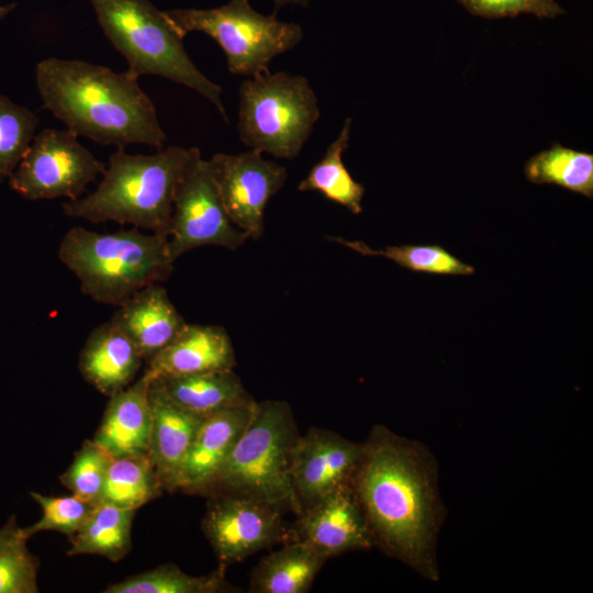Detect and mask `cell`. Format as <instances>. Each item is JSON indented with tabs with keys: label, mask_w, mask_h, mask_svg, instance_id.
Instances as JSON below:
<instances>
[{
	"label": "cell",
	"mask_w": 593,
	"mask_h": 593,
	"mask_svg": "<svg viewBox=\"0 0 593 593\" xmlns=\"http://www.w3.org/2000/svg\"><path fill=\"white\" fill-rule=\"evenodd\" d=\"M528 181L555 184L593 198V155L555 144L530 157L524 167Z\"/></svg>",
	"instance_id": "25"
},
{
	"label": "cell",
	"mask_w": 593,
	"mask_h": 593,
	"mask_svg": "<svg viewBox=\"0 0 593 593\" xmlns=\"http://www.w3.org/2000/svg\"><path fill=\"white\" fill-rule=\"evenodd\" d=\"M209 163L230 220L249 238H259L267 204L283 187L287 169L255 149L217 153Z\"/></svg>",
	"instance_id": "11"
},
{
	"label": "cell",
	"mask_w": 593,
	"mask_h": 593,
	"mask_svg": "<svg viewBox=\"0 0 593 593\" xmlns=\"http://www.w3.org/2000/svg\"><path fill=\"white\" fill-rule=\"evenodd\" d=\"M299 436L288 403L256 402L247 426L209 488L255 497L300 515L303 507L290 474Z\"/></svg>",
	"instance_id": "6"
},
{
	"label": "cell",
	"mask_w": 593,
	"mask_h": 593,
	"mask_svg": "<svg viewBox=\"0 0 593 593\" xmlns=\"http://www.w3.org/2000/svg\"><path fill=\"white\" fill-rule=\"evenodd\" d=\"M299 516L298 540L306 542L327 559L374 546L350 482L307 506Z\"/></svg>",
	"instance_id": "14"
},
{
	"label": "cell",
	"mask_w": 593,
	"mask_h": 593,
	"mask_svg": "<svg viewBox=\"0 0 593 593\" xmlns=\"http://www.w3.org/2000/svg\"><path fill=\"white\" fill-rule=\"evenodd\" d=\"M110 320L130 337L147 362L187 324L160 283L134 293Z\"/></svg>",
	"instance_id": "19"
},
{
	"label": "cell",
	"mask_w": 593,
	"mask_h": 593,
	"mask_svg": "<svg viewBox=\"0 0 593 593\" xmlns=\"http://www.w3.org/2000/svg\"><path fill=\"white\" fill-rule=\"evenodd\" d=\"M275 8L279 9L284 4L293 3L301 7H307L309 0H273Z\"/></svg>",
	"instance_id": "34"
},
{
	"label": "cell",
	"mask_w": 593,
	"mask_h": 593,
	"mask_svg": "<svg viewBox=\"0 0 593 593\" xmlns=\"http://www.w3.org/2000/svg\"><path fill=\"white\" fill-rule=\"evenodd\" d=\"M35 76L43 108L78 136L116 147H164L155 104L127 71L49 57L37 64Z\"/></svg>",
	"instance_id": "2"
},
{
	"label": "cell",
	"mask_w": 593,
	"mask_h": 593,
	"mask_svg": "<svg viewBox=\"0 0 593 593\" xmlns=\"http://www.w3.org/2000/svg\"><path fill=\"white\" fill-rule=\"evenodd\" d=\"M328 239L363 256L384 257L400 267L415 272L443 276H471L474 273L472 266L458 259L437 244L387 246L383 249H373L361 240H347L334 236H328Z\"/></svg>",
	"instance_id": "28"
},
{
	"label": "cell",
	"mask_w": 593,
	"mask_h": 593,
	"mask_svg": "<svg viewBox=\"0 0 593 593\" xmlns=\"http://www.w3.org/2000/svg\"><path fill=\"white\" fill-rule=\"evenodd\" d=\"M197 147L168 146L153 155L118 147L90 194L63 203L65 215L90 223L116 222L168 236L177 187Z\"/></svg>",
	"instance_id": "3"
},
{
	"label": "cell",
	"mask_w": 593,
	"mask_h": 593,
	"mask_svg": "<svg viewBox=\"0 0 593 593\" xmlns=\"http://www.w3.org/2000/svg\"><path fill=\"white\" fill-rule=\"evenodd\" d=\"M58 258L78 278L82 293L115 306L167 280L175 264L168 236L136 227L113 233L72 227L59 244Z\"/></svg>",
	"instance_id": "4"
},
{
	"label": "cell",
	"mask_w": 593,
	"mask_h": 593,
	"mask_svg": "<svg viewBox=\"0 0 593 593\" xmlns=\"http://www.w3.org/2000/svg\"><path fill=\"white\" fill-rule=\"evenodd\" d=\"M112 457L92 439L82 443L68 469L59 477L71 494L97 505L104 488Z\"/></svg>",
	"instance_id": "31"
},
{
	"label": "cell",
	"mask_w": 593,
	"mask_h": 593,
	"mask_svg": "<svg viewBox=\"0 0 593 593\" xmlns=\"http://www.w3.org/2000/svg\"><path fill=\"white\" fill-rule=\"evenodd\" d=\"M256 402L236 405L206 416L181 465L177 490H206L247 426Z\"/></svg>",
	"instance_id": "15"
},
{
	"label": "cell",
	"mask_w": 593,
	"mask_h": 593,
	"mask_svg": "<svg viewBox=\"0 0 593 593\" xmlns=\"http://www.w3.org/2000/svg\"><path fill=\"white\" fill-rule=\"evenodd\" d=\"M15 8L16 3H8L0 5V21L8 16Z\"/></svg>",
	"instance_id": "35"
},
{
	"label": "cell",
	"mask_w": 593,
	"mask_h": 593,
	"mask_svg": "<svg viewBox=\"0 0 593 593\" xmlns=\"http://www.w3.org/2000/svg\"><path fill=\"white\" fill-rule=\"evenodd\" d=\"M98 22L135 78L155 75L203 96L228 122L222 88L191 60L183 38L149 0H90Z\"/></svg>",
	"instance_id": "5"
},
{
	"label": "cell",
	"mask_w": 593,
	"mask_h": 593,
	"mask_svg": "<svg viewBox=\"0 0 593 593\" xmlns=\"http://www.w3.org/2000/svg\"><path fill=\"white\" fill-rule=\"evenodd\" d=\"M11 515L0 528V593H37L38 559Z\"/></svg>",
	"instance_id": "29"
},
{
	"label": "cell",
	"mask_w": 593,
	"mask_h": 593,
	"mask_svg": "<svg viewBox=\"0 0 593 593\" xmlns=\"http://www.w3.org/2000/svg\"><path fill=\"white\" fill-rule=\"evenodd\" d=\"M30 495L41 505L43 515L33 525L21 528L26 539L44 530H55L71 537L80 528L94 506L74 494L47 496L37 492H30Z\"/></svg>",
	"instance_id": "32"
},
{
	"label": "cell",
	"mask_w": 593,
	"mask_h": 593,
	"mask_svg": "<svg viewBox=\"0 0 593 593\" xmlns=\"http://www.w3.org/2000/svg\"><path fill=\"white\" fill-rule=\"evenodd\" d=\"M238 133L249 148L281 159L296 157L321 111L309 79L286 71L247 77L239 86Z\"/></svg>",
	"instance_id": "7"
},
{
	"label": "cell",
	"mask_w": 593,
	"mask_h": 593,
	"mask_svg": "<svg viewBox=\"0 0 593 593\" xmlns=\"http://www.w3.org/2000/svg\"><path fill=\"white\" fill-rule=\"evenodd\" d=\"M362 454V443L334 432L311 428L299 436L291 459V480L303 507L349 483Z\"/></svg>",
	"instance_id": "13"
},
{
	"label": "cell",
	"mask_w": 593,
	"mask_h": 593,
	"mask_svg": "<svg viewBox=\"0 0 593 593\" xmlns=\"http://www.w3.org/2000/svg\"><path fill=\"white\" fill-rule=\"evenodd\" d=\"M38 116L0 93V182L9 179L30 147Z\"/></svg>",
	"instance_id": "30"
},
{
	"label": "cell",
	"mask_w": 593,
	"mask_h": 593,
	"mask_svg": "<svg viewBox=\"0 0 593 593\" xmlns=\"http://www.w3.org/2000/svg\"><path fill=\"white\" fill-rule=\"evenodd\" d=\"M280 507L238 494L210 501L202 529L221 564L242 561L282 535Z\"/></svg>",
	"instance_id": "12"
},
{
	"label": "cell",
	"mask_w": 593,
	"mask_h": 593,
	"mask_svg": "<svg viewBox=\"0 0 593 593\" xmlns=\"http://www.w3.org/2000/svg\"><path fill=\"white\" fill-rule=\"evenodd\" d=\"M351 125L353 119L347 118L324 156L300 181L298 190L318 192L328 201L345 206L353 214H360L365 187L351 177L343 161V155L349 145Z\"/></svg>",
	"instance_id": "23"
},
{
	"label": "cell",
	"mask_w": 593,
	"mask_h": 593,
	"mask_svg": "<svg viewBox=\"0 0 593 593\" xmlns=\"http://www.w3.org/2000/svg\"><path fill=\"white\" fill-rule=\"evenodd\" d=\"M143 361L134 343L110 320L88 336L79 370L87 382L110 398L133 383Z\"/></svg>",
	"instance_id": "20"
},
{
	"label": "cell",
	"mask_w": 593,
	"mask_h": 593,
	"mask_svg": "<svg viewBox=\"0 0 593 593\" xmlns=\"http://www.w3.org/2000/svg\"><path fill=\"white\" fill-rule=\"evenodd\" d=\"M148 398L152 413L148 456L163 489L174 492L181 465L205 417L175 404L153 381Z\"/></svg>",
	"instance_id": "18"
},
{
	"label": "cell",
	"mask_w": 593,
	"mask_h": 593,
	"mask_svg": "<svg viewBox=\"0 0 593 593\" xmlns=\"http://www.w3.org/2000/svg\"><path fill=\"white\" fill-rule=\"evenodd\" d=\"M248 238L230 220L210 163L200 153L187 168L175 193L168 234L171 258L176 261L203 246L235 250Z\"/></svg>",
	"instance_id": "10"
},
{
	"label": "cell",
	"mask_w": 593,
	"mask_h": 593,
	"mask_svg": "<svg viewBox=\"0 0 593 593\" xmlns=\"http://www.w3.org/2000/svg\"><path fill=\"white\" fill-rule=\"evenodd\" d=\"M350 484L374 546L424 579L439 581L436 547L447 511L428 447L376 425L362 443Z\"/></svg>",
	"instance_id": "1"
},
{
	"label": "cell",
	"mask_w": 593,
	"mask_h": 593,
	"mask_svg": "<svg viewBox=\"0 0 593 593\" xmlns=\"http://www.w3.org/2000/svg\"><path fill=\"white\" fill-rule=\"evenodd\" d=\"M326 560L310 545L296 540L259 562L254 569L249 592L305 593Z\"/></svg>",
	"instance_id": "22"
},
{
	"label": "cell",
	"mask_w": 593,
	"mask_h": 593,
	"mask_svg": "<svg viewBox=\"0 0 593 593\" xmlns=\"http://www.w3.org/2000/svg\"><path fill=\"white\" fill-rule=\"evenodd\" d=\"M225 566L214 572L194 577L176 564H161L153 570L127 577L109 584L103 593H220L234 592L226 581Z\"/></svg>",
	"instance_id": "27"
},
{
	"label": "cell",
	"mask_w": 593,
	"mask_h": 593,
	"mask_svg": "<svg viewBox=\"0 0 593 593\" xmlns=\"http://www.w3.org/2000/svg\"><path fill=\"white\" fill-rule=\"evenodd\" d=\"M172 29L182 37L201 32L213 38L225 55L228 71L253 77L269 71L271 60L296 47L302 27L280 21L276 14L254 10L248 0H230L212 9L163 11Z\"/></svg>",
	"instance_id": "8"
},
{
	"label": "cell",
	"mask_w": 593,
	"mask_h": 593,
	"mask_svg": "<svg viewBox=\"0 0 593 593\" xmlns=\"http://www.w3.org/2000/svg\"><path fill=\"white\" fill-rule=\"evenodd\" d=\"M472 14L483 18L515 16L522 13L555 18L563 13L556 0H457Z\"/></svg>",
	"instance_id": "33"
},
{
	"label": "cell",
	"mask_w": 593,
	"mask_h": 593,
	"mask_svg": "<svg viewBox=\"0 0 593 593\" xmlns=\"http://www.w3.org/2000/svg\"><path fill=\"white\" fill-rule=\"evenodd\" d=\"M144 372L127 388L110 396L92 440L113 459L148 455L152 413L149 384Z\"/></svg>",
	"instance_id": "17"
},
{
	"label": "cell",
	"mask_w": 593,
	"mask_h": 593,
	"mask_svg": "<svg viewBox=\"0 0 593 593\" xmlns=\"http://www.w3.org/2000/svg\"><path fill=\"white\" fill-rule=\"evenodd\" d=\"M147 363L145 372L154 379L231 370L236 357L225 328L187 323Z\"/></svg>",
	"instance_id": "16"
},
{
	"label": "cell",
	"mask_w": 593,
	"mask_h": 593,
	"mask_svg": "<svg viewBox=\"0 0 593 593\" xmlns=\"http://www.w3.org/2000/svg\"><path fill=\"white\" fill-rule=\"evenodd\" d=\"M152 381L175 404L203 417L254 401L233 369L157 377Z\"/></svg>",
	"instance_id": "21"
},
{
	"label": "cell",
	"mask_w": 593,
	"mask_h": 593,
	"mask_svg": "<svg viewBox=\"0 0 593 593\" xmlns=\"http://www.w3.org/2000/svg\"><path fill=\"white\" fill-rule=\"evenodd\" d=\"M105 165L72 131L44 128L36 134L9 178L11 189L25 200L81 198Z\"/></svg>",
	"instance_id": "9"
},
{
	"label": "cell",
	"mask_w": 593,
	"mask_h": 593,
	"mask_svg": "<svg viewBox=\"0 0 593 593\" xmlns=\"http://www.w3.org/2000/svg\"><path fill=\"white\" fill-rule=\"evenodd\" d=\"M134 510L99 503L71 536L68 556L98 555L112 562L122 560L132 548Z\"/></svg>",
	"instance_id": "24"
},
{
	"label": "cell",
	"mask_w": 593,
	"mask_h": 593,
	"mask_svg": "<svg viewBox=\"0 0 593 593\" xmlns=\"http://www.w3.org/2000/svg\"><path fill=\"white\" fill-rule=\"evenodd\" d=\"M163 490L148 455L112 459L99 503L136 511Z\"/></svg>",
	"instance_id": "26"
}]
</instances>
